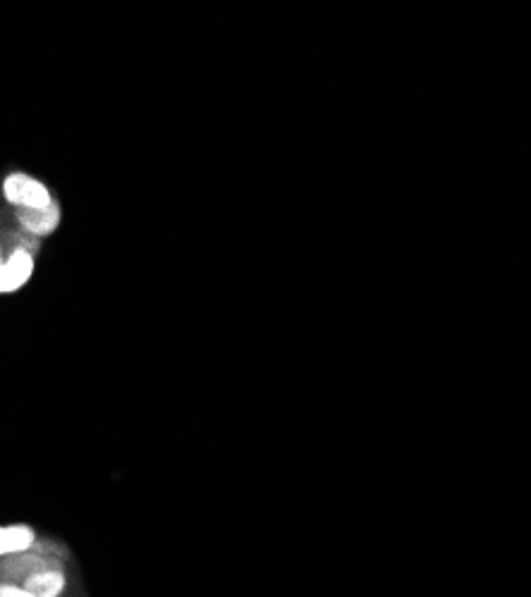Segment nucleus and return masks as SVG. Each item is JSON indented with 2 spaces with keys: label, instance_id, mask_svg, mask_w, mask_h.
Returning <instances> with one entry per match:
<instances>
[{
  "label": "nucleus",
  "instance_id": "obj_1",
  "mask_svg": "<svg viewBox=\"0 0 531 597\" xmlns=\"http://www.w3.org/2000/svg\"><path fill=\"white\" fill-rule=\"evenodd\" d=\"M3 194L17 208H27V211H39V208H46L53 203V196L46 189V184L24 175V172H15V175L5 180Z\"/></svg>",
  "mask_w": 531,
  "mask_h": 597
},
{
  "label": "nucleus",
  "instance_id": "obj_2",
  "mask_svg": "<svg viewBox=\"0 0 531 597\" xmlns=\"http://www.w3.org/2000/svg\"><path fill=\"white\" fill-rule=\"evenodd\" d=\"M34 273V256L27 249H15L12 254L0 263V294L17 292L24 287Z\"/></svg>",
  "mask_w": 531,
  "mask_h": 597
},
{
  "label": "nucleus",
  "instance_id": "obj_3",
  "mask_svg": "<svg viewBox=\"0 0 531 597\" xmlns=\"http://www.w3.org/2000/svg\"><path fill=\"white\" fill-rule=\"evenodd\" d=\"M36 543V533L24 523H15V526H0V559L24 555L27 550H32Z\"/></svg>",
  "mask_w": 531,
  "mask_h": 597
},
{
  "label": "nucleus",
  "instance_id": "obj_4",
  "mask_svg": "<svg viewBox=\"0 0 531 597\" xmlns=\"http://www.w3.org/2000/svg\"><path fill=\"white\" fill-rule=\"evenodd\" d=\"M17 220L24 230H29L32 235H48L53 232L60 223V208L58 203L53 201L51 206L39 208V211H27V208H20L17 211Z\"/></svg>",
  "mask_w": 531,
  "mask_h": 597
},
{
  "label": "nucleus",
  "instance_id": "obj_5",
  "mask_svg": "<svg viewBox=\"0 0 531 597\" xmlns=\"http://www.w3.org/2000/svg\"><path fill=\"white\" fill-rule=\"evenodd\" d=\"M65 574L60 569H41L22 581V586L34 597H60L65 590Z\"/></svg>",
  "mask_w": 531,
  "mask_h": 597
},
{
  "label": "nucleus",
  "instance_id": "obj_6",
  "mask_svg": "<svg viewBox=\"0 0 531 597\" xmlns=\"http://www.w3.org/2000/svg\"><path fill=\"white\" fill-rule=\"evenodd\" d=\"M0 597H34V595L29 593V590L24 586H12V583H3V586H0Z\"/></svg>",
  "mask_w": 531,
  "mask_h": 597
},
{
  "label": "nucleus",
  "instance_id": "obj_7",
  "mask_svg": "<svg viewBox=\"0 0 531 597\" xmlns=\"http://www.w3.org/2000/svg\"><path fill=\"white\" fill-rule=\"evenodd\" d=\"M0 263H3V249H0Z\"/></svg>",
  "mask_w": 531,
  "mask_h": 597
}]
</instances>
